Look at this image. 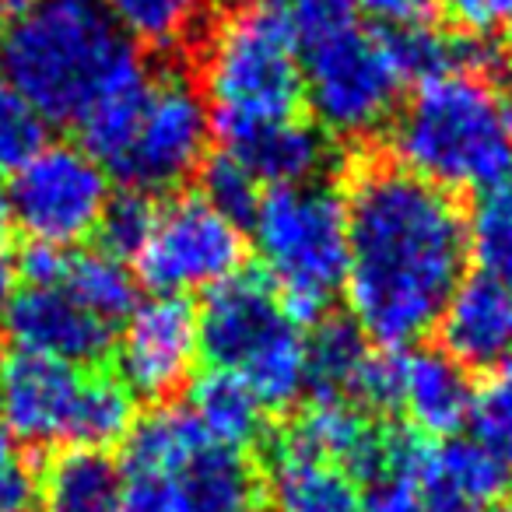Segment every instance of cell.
I'll return each instance as SVG.
<instances>
[{
	"label": "cell",
	"instance_id": "cell-1",
	"mask_svg": "<svg viewBox=\"0 0 512 512\" xmlns=\"http://www.w3.org/2000/svg\"><path fill=\"white\" fill-rule=\"evenodd\" d=\"M344 207L351 320L383 348L421 341L467 278V218L449 190L400 165L365 169Z\"/></svg>",
	"mask_w": 512,
	"mask_h": 512
},
{
	"label": "cell",
	"instance_id": "cell-2",
	"mask_svg": "<svg viewBox=\"0 0 512 512\" xmlns=\"http://www.w3.org/2000/svg\"><path fill=\"white\" fill-rule=\"evenodd\" d=\"M141 57L99 0H36L0 32V74L46 123L78 127L99 92Z\"/></svg>",
	"mask_w": 512,
	"mask_h": 512
},
{
	"label": "cell",
	"instance_id": "cell-3",
	"mask_svg": "<svg viewBox=\"0 0 512 512\" xmlns=\"http://www.w3.org/2000/svg\"><path fill=\"white\" fill-rule=\"evenodd\" d=\"M204 102L225 148L302 106V50L281 0H239L204 46Z\"/></svg>",
	"mask_w": 512,
	"mask_h": 512
},
{
	"label": "cell",
	"instance_id": "cell-4",
	"mask_svg": "<svg viewBox=\"0 0 512 512\" xmlns=\"http://www.w3.org/2000/svg\"><path fill=\"white\" fill-rule=\"evenodd\" d=\"M397 165L442 190H488L512 169L505 106L488 74L456 67L414 88L393 123Z\"/></svg>",
	"mask_w": 512,
	"mask_h": 512
},
{
	"label": "cell",
	"instance_id": "cell-5",
	"mask_svg": "<svg viewBox=\"0 0 512 512\" xmlns=\"http://www.w3.org/2000/svg\"><path fill=\"white\" fill-rule=\"evenodd\" d=\"M264 278L288 313L306 327L327 316L344 292L348 271V207L327 183L274 186L249 218Z\"/></svg>",
	"mask_w": 512,
	"mask_h": 512
},
{
	"label": "cell",
	"instance_id": "cell-6",
	"mask_svg": "<svg viewBox=\"0 0 512 512\" xmlns=\"http://www.w3.org/2000/svg\"><path fill=\"white\" fill-rule=\"evenodd\" d=\"M200 355L239 376L267 411L292 407L306 393V330L288 313L264 274L239 271L207 288L197 309Z\"/></svg>",
	"mask_w": 512,
	"mask_h": 512
},
{
	"label": "cell",
	"instance_id": "cell-7",
	"mask_svg": "<svg viewBox=\"0 0 512 512\" xmlns=\"http://www.w3.org/2000/svg\"><path fill=\"white\" fill-rule=\"evenodd\" d=\"M400 81L379 29L358 22L302 46V95L330 137H369L393 120Z\"/></svg>",
	"mask_w": 512,
	"mask_h": 512
},
{
	"label": "cell",
	"instance_id": "cell-8",
	"mask_svg": "<svg viewBox=\"0 0 512 512\" xmlns=\"http://www.w3.org/2000/svg\"><path fill=\"white\" fill-rule=\"evenodd\" d=\"M211 137V113L200 88L183 71H151L148 95L123 148L106 165L109 176L141 193L183 186L200 172Z\"/></svg>",
	"mask_w": 512,
	"mask_h": 512
},
{
	"label": "cell",
	"instance_id": "cell-9",
	"mask_svg": "<svg viewBox=\"0 0 512 512\" xmlns=\"http://www.w3.org/2000/svg\"><path fill=\"white\" fill-rule=\"evenodd\" d=\"M113 186L102 162L81 144H43L11 176L8 204L32 242L78 246L95 235Z\"/></svg>",
	"mask_w": 512,
	"mask_h": 512
},
{
	"label": "cell",
	"instance_id": "cell-10",
	"mask_svg": "<svg viewBox=\"0 0 512 512\" xmlns=\"http://www.w3.org/2000/svg\"><path fill=\"white\" fill-rule=\"evenodd\" d=\"M242 225L214 211L200 193L172 197L155 211L137 260V278L155 295H190L242 271Z\"/></svg>",
	"mask_w": 512,
	"mask_h": 512
},
{
	"label": "cell",
	"instance_id": "cell-11",
	"mask_svg": "<svg viewBox=\"0 0 512 512\" xmlns=\"http://www.w3.org/2000/svg\"><path fill=\"white\" fill-rule=\"evenodd\" d=\"M113 512H264V484L246 453L204 442L169 474L127 477Z\"/></svg>",
	"mask_w": 512,
	"mask_h": 512
},
{
	"label": "cell",
	"instance_id": "cell-12",
	"mask_svg": "<svg viewBox=\"0 0 512 512\" xmlns=\"http://www.w3.org/2000/svg\"><path fill=\"white\" fill-rule=\"evenodd\" d=\"M197 358V309L186 295H155L148 302H137L134 313L123 320L116 365L130 397H172L193 376Z\"/></svg>",
	"mask_w": 512,
	"mask_h": 512
},
{
	"label": "cell",
	"instance_id": "cell-13",
	"mask_svg": "<svg viewBox=\"0 0 512 512\" xmlns=\"http://www.w3.org/2000/svg\"><path fill=\"white\" fill-rule=\"evenodd\" d=\"M376 393L383 411H400L418 435L449 439L470 418L474 383L442 348H386L379 355Z\"/></svg>",
	"mask_w": 512,
	"mask_h": 512
},
{
	"label": "cell",
	"instance_id": "cell-14",
	"mask_svg": "<svg viewBox=\"0 0 512 512\" xmlns=\"http://www.w3.org/2000/svg\"><path fill=\"white\" fill-rule=\"evenodd\" d=\"M88 372L57 358L15 351L0 365V414L18 442L53 446L74 439Z\"/></svg>",
	"mask_w": 512,
	"mask_h": 512
},
{
	"label": "cell",
	"instance_id": "cell-15",
	"mask_svg": "<svg viewBox=\"0 0 512 512\" xmlns=\"http://www.w3.org/2000/svg\"><path fill=\"white\" fill-rule=\"evenodd\" d=\"M8 334L18 351L57 358L67 365H99L113 351L116 327L88 313L71 292L60 285H25L4 313Z\"/></svg>",
	"mask_w": 512,
	"mask_h": 512
},
{
	"label": "cell",
	"instance_id": "cell-16",
	"mask_svg": "<svg viewBox=\"0 0 512 512\" xmlns=\"http://www.w3.org/2000/svg\"><path fill=\"white\" fill-rule=\"evenodd\" d=\"M435 327L442 351L463 369L491 372L512 362V288L488 274L463 278Z\"/></svg>",
	"mask_w": 512,
	"mask_h": 512
},
{
	"label": "cell",
	"instance_id": "cell-17",
	"mask_svg": "<svg viewBox=\"0 0 512 512\" xmlns=\"http://www.w3.org/2000/svg\"><path fill=\"white\" fill-rule=\"evenodd\" d=\"M411 477H418L428 491L467 512H481L498 505L512 488V474L488 446L477 439H453L421 449Z\"/></svg>",
	"mask_w": 512,
	"mask_h": 512
},
{
	"label": "cell",
	"instance_id": "cell-18",
	"mask_svg": "<svg viewBox=\"0 0 512 512\" xmlns=\"http://www.w3.org/2000/svg\"><path fill=\"white\" fill-rule=\"evenodd\" d=\"M358 484L323 456L285 439L274 446L271 512H362Z\"/></svg>",
	"mask_w": 512,
	"mask_h": 512
},
{
	"label": "cell",
	"instance_id": "cell-19",
	"mask_svg": "<svg viewBox=\"0 0 512 512\" xmlns=\"http://www.w3.org/2000/svg\"><path fill=\"white\" fill-rule=\"evenodd\" d=\"M249 169V176L260 186L274 190V186H299L316 183L320 172L330 165V144L323 130L309 127L299 120L274 123L249 134L246 141L225 148Z\"/></svg>",
	"mask_w": 512,
	"mask_h": 512
},
{
	"label": "cell",
	"instance_id": "cell-20",
	"mask_svg": "<svg viewBox=\"0 0 512 512\" xmlns=\"http://www.w3.org/2000/svg\"><path fill=\"white\" fill-rule=\"evenodd\" d=\"M123 484V467L106 449L71 446L50 463L39 484V498L46 512H113Z\"/></svg>",
	"mask_w": 512,
	"mask_h": 512
},
{
	"label": "cell",
	"instance_id": "cell-21",
	"mask_svg": "<svg viewBox=\"0 0 512 512\" xmlns=\"http://www.w3.org/2000/svg\"><path fill=\"white\" fill-rule=\"evenodd\" d=\"M369 337L355 320H327L323 316L313 337H306V390L313 400H358L365 365H369Z\"/></svg>",
	"mask_w": 512,
	"mask_h": 512
},
{
	"label": "cell",
	"instance_id": "cell-22",
	"mask_svg": "<svg viewBox=\"0 0 512 512\" xmlns=\"http://www.w3.org/2000/svg\"><path fill=\"white\" fill-rule=\"evenodd\" d=\"M211 435L200 428L190 407L162 404L144 418H134L123 435V474H169L183 467Z\"/></svg>",
	"mask_w": 512,
	"mask_h": 512
},
{
	"label": "cell",
	"instance_id": "cell-23",
	"mask_svg": "<svg viewBox=\"0 0 512 512\" xmlns=\"http://www.w3.org/2000/svg\"><path fill=\"white\" fill-rule=\"evenodd\" d=\"M190 411L214 442L242 453L260 442L267 425V407L260 404V397L239 376L221 369H211L193 383Z\"/></svg>",
	"mask_w": 512,
	"mask_h": 512
},
{
	"label": "cell",
	"instance_id": "cell-24",
	"mask_svg": "<svg viewBox=\"0 0 512 512\" xmlns=\"http://www.w3.org/2000/svg\"><path fill=\"white\" fill-rule=\"evenodd\" d=\"M379 39H383L386 53H390L393 67H397L400 81H421L439 78L446 71H456V67H474V71H484V50L477 43H467V39H453L446 32L432 29L428 22H414V25H383L379 29Z\"/></svg>",
	"mask_w": 512,
	"mask_h": 512
},
{
	"label": "cell",
	"instance_id": "cell-25",
	"mask_svg": "<svg viewBox=\"0 0 512 512\" xmlns=\"http://www.w3.org/2000/svg\"><path fill=\"white\" fill-rule=\"evenodd\" d=\"M60 288L71 292L88 313L106 320L109 327L123 323L137 309V278L120 256L106 253H67Z\"/></svg>",
	"mask_w": 512,
	"mask_h": 512
},
{
	"label": "cell",
	"instance_id": "cell-26",
	"mask_svg": "<svg viewBox=\"0 0 512 512\" xmlns=\"http://www.w3.org/2000/svg\"><path fill=\"white\" fill-rule=\"evenodd\" d=\"M130 43L172 46L193 36L214 0H99Z\"/></svg>",
	"mask_w": 512,
	"mask_h": 512
},
{
	"label": "cell",
	"instance_id": "cell-27",
	"mask_svg": "<svg viewBox=\"0 0 512 512\" xmlns=\"http://www.w3.org/2000/svg\"><path fill=\"white\" fill-rule=\"evenodd\" d=\"M467 242L477 274H488L512 288V169L481 190V200L467 221Z\"/></svg>",
	"mask_w": 512,
	"mask_h": 512
},
{
	"label": "cell",
	"instance_id": "cell-28",
	"mask_svg": "<svg viewBox=\"0 0 512 512\" xmlns=\"http://www.w3.org/2000/svg\"><path fill=\"white\" fill-rule=\"evenodd\" d=\"M470 428L481 446H488L512 474V362L491 369L488 383L474 390Z\"/></svg>",
	"mask_w": 512,
	"mask_h": 512
},
{
	"label": "cell",
	"instance_id": "cell-29",
	"mask_svg": "<svg viewBox=\"0 0 512 512\" xmlns=\"http://www.w3.org/2000/svg\"><path fill=\"white\" fill-rule=\"evenodd\" d=\"M200 190H204L200 197H204L214 211L232 218L235 225H249L256 204L264 197L260 183L249 176L246 165L235 155H228V151H218V155L204 158V165H200Z\"/></svg>",
	"mask_w": 512,
	"mask_h": 512
},
{
	"label": "cell",
	"instance_id": "cell-30",
	"mask_svg": "<svg viewBox=\"0 0 512 512\" xmlns=\"http://www.w3.org/2000/svg\"><path fill=\"white\" fill-rule=\"evenodd\" d=\"M155 211L158 207L151 204V193L130 190V186L113 193L106 211H102L99 228H95V235L102 239V249L120 256V260H134L141 253L144 239H148L151 225H155Z\"/></svg>",
	"mask_w": 512,
	"mask_h": 512
},
{
	"label": "cell",
	"instance_id": "cell-31",
	"mask_svg": "<svg viewBox=\"0 0 512 512\" xmlns=\"http://www.w3.org/2000/svg\"><path fill=\"white\" fill-rule=\"evenodd\" d=\"M46 144V120L0 78V176H15Z\"/></svg>",
	"mask_w": 512,
	"mask_h": 512
},
{
	"label": "cell",
	"instance_id": "cell-32",
	"mask_svg": "<svg viewBox=\"0 0 512 512\" xmlns=\"http://www.w3.org/2000/svg\"><path fill=\"white\" fill-rule=\"evenodd\" d=\"M39 477L18 449V439L0 425V512H36Z\"/></svg>",
	"mask_w": 512,
	"mask_h": 512
},
{
	"label": "cell",
	"instance_id": "cell-33",
	"mask_svg": "<svg viewBox=\"0 0 512 512\" xmlns=\"http://www.w3.org/2000/svg\"><path fill=\"white\" fill-rule=\"evenodd\" d=\"M362 512H467L460 505L446 502L435 491H428L418 477H390V481L376 484L369 495V502L362 505Z\"/></svg>",
	"mask_w": 512,
	"mask_h": 512
},
{
	"label": "cell",
	"instance_id": "cell-34",
	"mask_svg": "<svg viewBox=\"0 0 512 512\" xmlns=\"http://www.w3.org/2000/svg\"><path fill=\"white\" fill-rule=\"evenodd\" d=\"M281 4H285V15L299 39V50L355 22L351 0H281Z\"/></svg>",
	"mask_w": 512,
	"mask_h": 512
},
{
	"label": "cell",
	"instance_id": "cell-35",
	"mask_svg": "<svg viewBox=\"0 0 512 512\" xmlns=\"http://www.w3.org/2000/svg\"><path fill=\"white\" fill-rule=\"evenodd\" d=\"M446 18L470 39L512 29V0H439Z\"/></svg>",
	"mask_w": 512,
	"mask_h": 512
},
{
	"label": "cell",
	"instance_id": "cell-36",
	"mask_svg": "<svg viewBox=\"0 0 512 512\" xmlns=\"http://www.w3.org/2000/svg\"><path fill=\"white\" fill-rule=\"evenodd\" d=\"M67 264V249L46 246V242H29L18 256V274L25 285H60Z\"/></svg>",
	"mask_w": 512,
	"mask_h": 512
},
{
	"label": "cell",
	"instance_id": "cell-37",
	"mask_svg": "<svg viewBox=\"0 0 512 512\" xmlns=\"http://www.w3.org/2000/svg\"><path fill=\"white\" fill-rule=\"evenodd\" d=\"M351 8L379 25H414L428 22L432 0H351Z\"/></svg>",
	"mask_w": 512,
	"mask_h": 512
},
{
	"label": "cell",
	"instance_id": "cell-38",
	"mask_svg": "<svg viewBox=\"0 0 512 512\" xmlns=\"http://www.w3.org/2000/svg\"><path fill=\"white\" fill-rule=\"evenodd\" d=\"M18 288H22V274H18V260H11L8 253H0V320L8 313V306L15 302Z\"/></svg>",
	"mask_w": 512,
	"mask_h": 512
},
{
	"label": "cell",
	"instance_id": "cell-39",
	"mask_svg": "<svg viewBox=\"0 0 512 512\" xmlns=\"http://www.w3.org/2000/svg\"><path fill=\"white\" fill-rule=\"evenodd\" d=\"M11 225H15V218H11V204H8V193L0 190V246H4V239H8Z\"/></svg>",
	"mask_w": 512,
	"mask_h": 512
},
{
	"label": "cell",
	"instance_id": "cell-40",
	"mask_svg": "<svg viewBox=\"0 0 512 512\" xmlns=\"http://www.w3.org/2000/svg\"><path fill=\"white\" fill-rule=\"evenodd\" d=\"M32 4H36V0H0V18H4V15H8V18L25 15Z\"/></svg>",
	"mask_w": 512,
	"mask_h": 512
},
{
	"label": "cell",
	"instance_id": "cell-41",
	"mask_svg": "<svg viewBox=\"0 0 512 512\" xmlns=\"http://www.w3.org/2000/svg\"><path fill=\"white\" fill-rule=\"evenodd\" d=\"M481 512H512V502H498V505H491V509H481Z\"/></svg>",
	"mask_w": 512,
	"mask_h": 512
},
{
	"label": "cell",
	"instance_id": "cell-42",
	"mask_svg": "<svg viewBox=\"0 0 512 512\" xmlns=\"http://www.w3.org/2000/svg\"><path fill=\"white\" fill-rule=\"evenodd\" d=\"M509 32H512V29H509ZM509 50H512V36H509Z\"/></svg>",
	"mask_w": 512,
	"mask_h": 512
},
{
	"label": "cell",
	"instance_id": "cell-43",
	"mask_svg": "<svg viewBox=\"0 0 512 512\" xmlns=\"http://www.w3.org/2000/svg\"><path fill=\"white\" fill-rule=\"evenodd\" d=\"M0 32H4V29H0Z\"/></svg>",
	"mask_w": 512,
	"mask_h": 512
}]
</instances>
